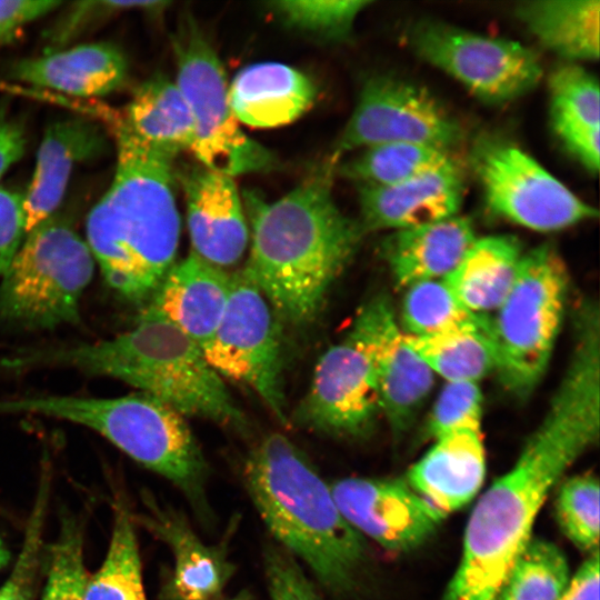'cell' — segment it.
<instances>
[{
  "label": "cell",
  "mask_w": 600,
  "mask_h": 600,
  "mask_svg": "<svg viewBox=\"0 0 600 600\" xmlns=\"http://www.w3.org/2000/svg\"><path fill=\"white\" fill-rule=\"evenodd\" d=\"M372 1L368 0H282L269 8L283 24L324 41L350 38L354 21Z\"/></svg>",
  "instance_id": "obj_35"
},
{
  "label": "cell",
  "mask_w": 600,
  "mask_h": 600,
  "mask_svg": "<svg viewBox=\"0 0 600 600\" xmlns=\"http://www.w3.org/2000/svg\"><path fill=\"white\" fill-rule=\"evenodd\" d=\"M462 139L459 121L428 90L400 78L373 76L361 87L331 161L346 152L393 142L452 151Z\"/></svg>",
  "instance_id": "obj_13"
},
{
  "label": "cell",
  "mask_w": 600,
  "mask_h": 600,
  "mask_svg": "<svg viewBox=\"0 0 600 600\" xmlns=\"http://www.w3.org/2000/svg\"><path fill=\"white\" fill-rule=\"evenodd\" d=\"M27 234L22 194L0 188V279Z\"/></svg>",
  "instance_id": "obj_42"
},
{
  "label": "cell",
  "mask_w": 600,
  "mask_h": 600,
  "mask_svg": "<svg viewBox=\"0 0 600 600\" xmlns=\"http://www.w3.org/2000/svg\"><path fill=\"white\" fill-rule=\"evenodd\" d=\"M247 491L280 547L302 560L334 594L353 590L367 546L342 516L314 466L290 439L273 432L249 452Z\"/></svg>",
  "instance_id": "obj_5"
},
{
  "label": "cell",
  "mask_w": 600,
  "mask_h": 600,
  "mask_svg": "<svg viewBox=\"0 0 600 600\" xmlns=\"http://www.w3.org/2000/svg\"><path fill=\"white\" fill-rule=\"evenodd\" d=\"M108 142L102 126L84 118H66L48 126L30 184L22 194L27 232L57 212L76 166L100 157Z\"/></svg>",
  "instance_id": "obj_19"
},
{
  "label": "cell",
  "mask_w": 600,
  "mask_h": 600,
  "mask_svg": "<svg viewBox=\"0 0 600 600\" xmlns=\"http://www.w3.org/2000/svg\"><path fill=\"white\" fill-rule=\"evenodd\" d=\"M486 477L480 430L461 429L436 439L404 480L421 498L448 516L478 493Z\"/></svg>",
  "instance_id": "obj_23"
},
{
  "label": "cell",
  "mask_w": 600,
  "mask_h": 600,
  "mask_svg": "<svg viewBox=\"0 0 600 600\" xmlns=\"http://www.w3.org/2000/svg\"><path fill=\"white\" fill-rule=\"evenodd\" d=\"M570 578L569 563L561 549L531 537L493 600H560Z\"/></svg>",
  "instance_id": "obj_33"
},
{
  "label": "cell",
  "mask_w": 600,
  "mask_h": 600,
  "mask_svg": "<svg viewBox=\"0 0 600 600\" xmlns=\"http://www.w3.org/2000/svg\"><path fill=\"white\" fill-rule=\"evenodd\" d=\"M404 332V331H403ZM406 340L433 374L448 382L478 383L496 368L489 319L480 326L430 336H409Z\"/></svg>",
  "instance_id": "obj_30"
},
{
  "label": "cell",
  "mask_w": 600,
  "mask_h": 600,
  "mask_svg": "<svg viewBox=\"0 0 600 600\" xmlns=\"http://www.w3.org/2000/svg\"><path fill=\"white\" fill-rule=\"evenodd\" d=\"M9 557V551L0 538V569L8 563Z\"/></svg>",
  "instance_id": "obj_46"
},
{
  "label": "cell",
  "mask_w": 600,
  "mask_h": 600,
  "mask_svg": "<svg viewBox=\"0 0 600 600\" xmlns=\"http://www.w3.org/2000/svg\"><path fill=\"white\" fill-rule=\"evenodd\" d=\"M183 189L192 252L226 270L237 264L249 242V227L232 177L200 163L176 169Z\"/></svg>",
  "instance_id": "obj_16"
},
{
  "label": "cell",
  "mask_w": 600,
  "mask_h": 600,
  "mask_svg": "<svg viewBox=\"0 0 600 600\" xmlns=\"http://www.w3.org/2000/svg\"><path fill=\"white\" fill-rule=\"evenodd\" d=\"M229 600H246L244 597H237V598H232V599H229Z\"/></svg>",
  "instance_id": "obj_47"
},
{
  "label": "cell",
  "mask_w": 600,
  "mask_h": 600,
  "mask_svg": "<svg viewBox=\"0 0 600 600\" xmlns=\"http://www.w3.org/2000/svg\"><path fill=\"white\" fill-rule=\"evenodd\" d=\"M482 393L476 382H448L438 396L427 422V432L437 439L461 430H480Z\"/></svg>",
  "instance_id": "obj_39"
},
{
  "label": "cell",
  "mask_w": 600,
  "mask_h": 600,
  "mask_svg": "<svg viewBox=\"0 0 600 600\" xmlns=\"http://www.w3.org/2000/svg\"><path fill=\"white\" fill-rule=\"evenodd\" d=\"M569 288L563 258L549 243L523 252L516 280L490 316L496 368L501 384L528 398L549 366Z\"/></svg>",
  "instance_id": "obj_6"
},
{
  "label": "cell",
  "mask_w": 600,
  "mask_h": 600,
  "mask_svg": "<svg viewBox=\"0 0 600 600\" xmlns=\"http://www.w3.org/2000/svg\"><path fill=\"white\" fill-rule=\"evenodd\" d=\"M469 163L487 207L512 223L550 232L598 217L596 208L502 136L476 137Z\"/></svg>",
  "instance_id": "obj_9"
},
{
  "label": "cell",
  "mask_w": 600,
  "mask_h": 600,
  "mask_svg": "<svg viewBox=\"0 0 600 600\" xmlns=\"http://www.w3.org/2000/svg\"><path fill=\"white\" fill-rule=\"evenodd\" d=\"M361 309L372 338L380 412L399 437L412 426L434 374L408 344L386 296L371 298Z\"/></svg>",
  "instance_id": "obj_17"
},
{
  "label": "cell",
  "mask_w": 600,
  "mask_h": 600,
  "mask_svg": "<svg viewBox=\"0 0 600 600\" xmlns=\"http://www.w3.org/2000/svg\"><path fill=\"white\" fill-rule=\"evenodd\" d=\"M142 522L173 554V571L162 589L163 600H218L234 571L227 549L201 541L183 514L156 501Z\"/></svg>",
  "instance_id": "obj_22"
},
{
  "label": "cell",
  "mask_w": 600,
  "mask_h": 600,
  "mask_svg": "<svg viewBox=\"0 0 600 600\" xmlns=\"http://www.w3.org/2000/svg\"><path fill=\"white\" fill-rule=\"evenodd\" d=\"M316 94V86L308 76L279 62L246 67L228 88L236 119L260 129L293 122L312 106Z\"/></svg>",
  "instance_id": "obj_24"
},
{
  "label": "cell",
  "mask_w": 600,
  "mask_h": 600,
  "mask_svg": "<svg viewBox=\"0 0 600 600\" xmlns=\"http://www.w3.org/2000/svg\"><path fill=\"white\" fill-rule=\"evenodd\" d=\"M174 81L193 122L190 151L201 166L234 178L274 168L273 153L249 138L236 119L223 68L191 17H184L173 40Z\"/></svg>",
  "instance_id": "obj_8"
},
{
  "label": "cell",
  "mask_w": 600,
  "mask_h": 600,
  "mask_svg": "<svg viewBox=\"0 0 600 600\" xmlns=\"http://www.w3.org/2000/svg\"><path fill=\"white\" fill-rule=\"evenodd\" d=\"M202 351L221 378L250 387L281 423L288 422L279 320L242 269L231 276L223 317Z\"/></svg>",
  "instance_id": "obj_10"
},
{
  "label": "cell",
  "mask_w": 600,
  "mask_h": 600,
  "mask_svg": "<svg viewBox=\"0 0 600 600\" xmlns=\"http://www.w3.org/2000/svg\"><path fill=\"white\" fill-rule=\"evenodd\" d=\"M379 412L372 338L360 309L351 330L318 360L292 420L321 434L361 439L371 433Z\"/></svg>",
  "instance_id": "obj_12"
},
{
  "label": "cell",
  "mask_w": 600,
  "mask_h": 600,
  "mask_svg": "<svg viewBox=\"0 0 600 600\" xmlns=\"http://www.w3.org/2000/svg\"><path fill=\"white\" fill-rule=\"evenodd\" d=\"M560 600H599V550L579 567Z\"/></svg>",
  "instance_id": "obj_45"
},
{
  "label": "cell",
  "mask_w": 600,
  "mask_h": 600,
  "mask_svg": "<svg viewBox=\"0 0 600 600\" xmlns=\"http://www.w3.org/2000/svg\"><path fill=\"white\" fill-rule=\"evenodd\" d=\"M82 600H147L132 517L119 501L112 536L100 569L88 577Z\"/></svg>",
  "instance_id": "obj_32"
},
{
  "label": "cell",
  "mask_w": 600,
  "mask_h": 600,
  "mask_svg": "<svg viewBox=\"0 0 600 600\" xmlns=\"http://www.w3.org/2000/svg\"><path fill=\"white\" fill-rule=\"evenodd\" d=\"M123 124L146 143L178 156L190 150L193 122L176 82L154 74L140 83L120 116Z\"/></svg>",
  "instance_id": "obj_29"
},
{
  "label": "cell",
  "mask_w": 600,
  "mask_h": 600,
  "mask_svg": "<svg viewBox=\"0 0 600 600\" xmlns=\"http://www.w3.org/2000/svg\"><path fill=\"white\" fill-rule=\"evenodd\" d=\"M63 4L52 0H0V49L12 43L26 26Z\"/></svg>",
  "instance_id": "obj_43"
},
{
  "label": "cell",
  "mask_w": 600,
  "mask_h": 600,
  "mask_svg": "<svg viewBox=\"0 0 600 600\" xmlns=\"http://www.w3.org/2000/svg\"><path fill=\"white\" fill-rule=\"evenodd\" d=\"M523 250L509 234L477 238L457 267L442 280L470 311H496L510 291Z\"/></svg>",
  "instance_id": "obj_27"
},
{
  "label": "cell",
  "mask_w": 600,
  "mask_h": 600,
  "mask_svg": "<svg viewBox=\"0 0 600 600\" xmlns=\"http://www.w3.org/2000/svg\"><path fill=\"white\" fill-rule=\"evenodd\" d=\"M1 366L12 371L64 367L108 376L162 401L184 417L208 419L240 433L250 428L246 414L202 349L147 308H142L131 330L112 339L29 349L3 359Z\"/></svg>",
  "instance_id": "obj_4"
},
{
  "label": "cell",
  "mask_w": 600,
  "mask_h": 600,
  "mask_svg": "<svg viewBox=\"0 0 600 600\" xmlns=\"http://www.w3.org/2000/svg\"><path fill=\"white\" fill-rule=\"evenodd\" d=\"M488 319L466 308L442 279L408 287L401 307V329L416 337L476 327Z\"/></svg>",
  "instance_id": "obj_34"
},
{
  "label": "cell",
  "mask_w": 600,
  "mask_h": 600,
  "mask_svg": "<svg viewBox=\"0 0 600 600\" xmlns=\"http://www.w3.org/2000/svg\"><path fill=\"white\" fill-rule=\"evenodd\" d=\"M333 162L316 169L282 198L244 196L251 236L242 269L269 301L278 320L304 327L321 312L330 289L350 263L363 236L332 194Z\"/></svg>",
  "instance_id": "obj_2"
},
{
  "label": "cell",
  "mask_w": 600,
  "mask_h": 600,
  "mask_svg": "<svg viewBox=\"0 0 600 600\" xmlns=\"http://www.w3.org/2000/svg\"><path fill=\"white\" fill-rule=\"evenodd\" d=\"M477 239L472 222L454 216L437 222L397 230L381 244L398 287L443 279Z\"/></svg>",
  "instance_id": "obj_25"
},
{
  "label": "cell",
  "mask_w": 600,
  "mask_h": 600,
  "mask_svg": "<svg viewBox=\"0 0 600 600\" xmlns=\"http://www.w3.org/2000/svg\"><path fill=\"white\" fill-rule=\"evenodd\" d=\"M263 567L271 600H320L299 563L281 547L264 549Z\"/></svg>",
  "instance_id": "obj_41"
},
{
  "label": "cell",
  "mask_w": 600,
  "mask_h": 600,
  "mask_svg": "<svg viewBox=\"0 0 600 600\" xmlns=\"http://www.w3.org/2000/svg\"><path fill=\"white\" fill-rule=\"evenodd\" d=\"M23 124L11 116L8 104L0 102V179L26 151Z\"/></svg>",
  "instance_id": "obj_44"
},
{
  "label": "cell",
  "mask_w": 600,
  "mask_h": 600,
  "mask_svg": "<svg viewBox=\"0 0 600 600\" xmlns=\"http://www.w3.org/2000/svg\"><path fill=\"white\" fill-rule=\"evenodd\" d=\"M409 43L422 60L489 104L522 97L543 76L539 57L527 46L440 21L417 22L409 33Z\"/></svg>",
  "instance_id": "obj_11"
},
{
  "label": "cell",
  "mask_w": 600,
  "mask_h": 600,
  "mask_svg": "<svg viewBox=\"0 0 600 600\" xmlns=\"http://www.w3.org/2000/svg\"><path fill=\"white\" fill-rule=\"evenodd\" d=\"M230 291L231 276L191 251L174 262L143 308L167 319L203 349L220 324Z\"/></svg>",
  "instance_id": "obj_20"
},
{
  "label": "cell",
  "mask_w": 600,
  "mask_h": 600,
  "mask_svg": "<svg viewBox=\"0 0 600 600\" xmlns=\"http://www.w3.org/2000/svg\"><path fill=\"white\" fill-rule=\"evenodd\" d=\"M47 498L48 489L42 484L28 522L21 552L11 574L0 588V600H33Z\"/></svg>",
  "instance_id": "obj_40"
},
{
  "label": "cell",
  "mask_w": 600,
  "mask_h": 600,
  "mask_svg": "<svg viewBox=\"0 0 600 600\" xmlns=\"http://www.w3.org/2000/svg\"><path fill=\"white\" fill-rule=\"evenodd\" d=\"M8 76L20 82L52 89L69 96L97 98L122 88L128 61L111 42H90L11 63Z\"/></svg>",
  "instance_id": "obj_21"
},
{
  "label": "cell",
  "mask_w": 600,
  "mask_h": 600,
  "mask_svg": "<svg viewBox=\"0 0 600 600\" xmlns=\"http://www.w3.org/2000/svg\"><path fill=\"white\" fill-rule=\"evenodd\" d=\"M17 413L88 427L140 464L162 448L168 433L167 406L142 392L116 398L31 396L0 400V414Z\"/></svg>",
  "instance_id": "obj_14"
},
{
  "label": "cell",
  "mask_w": 600,
  "mask_h": 600,
  "mask_svg": "<svg viewBox=\"0 0 600 600\" xmlns=\"http://www.w3.org/2000/svg\"><path fill=\"white\" fill-rule=\"evenodd\" d=\"M111 123L116 170L87 217L86 242L114 293L143 308L178 252L177 156L139 139L119 116Z\"/></svg>",
  "instance_id": "obj_3"
},
{
  "label": "cell",
  "mask_w": 600,
  "mask_h": 600,
  "mask_svg": "<svg viewBox=\"0 0 600 600\" xmlns=\"http://www.w3.org/2000/svg\"><path fill=\"white\" fill-rule=\"evenodd\" d=\"M463 196L462 168L452 159L397 184H358V221L363 232L414 228L458 216Z\"/></svg>",
  "instance_id": "obj_18"
},
{
  "label": "cell",
  "mask_w": 600,
  "mask_h": 600,
  "mask_svg": "<svg viewBox=\"0 0 600 600\" xmlns=\"http://www.w3.org/2000/svg\"><path fill=\"white\" fill-rule=\"evenodd\" d=\"M170 2L168 1H113V0H84L66 3L59 18L46 33L49 51L63 49L67 44L84 32L100 26L111 17L124 11L141 10L146 12H160Z\"/></svg>",
  "instance_id": "obj_37"
},
{
  "label": "cell",
  "mask_w": 600,
  "mask_h": 600,
  "mask_svg": "<svg viewBox=\"0 0 600 600\" xmlns=\"http://www.w3.org/2000/svg\"><path fill=\"white\" fill-rule=\"evenodd\" d=\"M453 158L451 151L421 143L393 142L362 149L338 168L358 184L391 186L437 169Z\"/></svg>",
  "instance_id": "obj_31"
},
{
  "label": "cell",
  "mask_w": 600,
  "mask_h": 600,
  "mask_svg": "<svg viewBox=\"0 0 600 600\" xmlns=\"http://www.w3.org/2000/svg\"><path fill=\"white\" fill-rule=\"evenodd\" d=\"M599 481L588 472L564 481L556 499V519L562 533L580 550H599Z\"/></svg>",
  "instance_id": "obj_36"
},
{
  "label": "cell",
  "mask_w": 600,
  "mask_h": 600,
  "mask_svg": "<svg viewBox=\"0 0 600 600\" xmlns=\"http://www.w3.org/2000/svg\"><path fill=\"white\" fill-rule=\"evenodd\" d=\"M517 18L548 50L570 63L599 58V0H527Z\"/></svg>",
  "instance_id": "obj_28"
},
{
  "label": "cell",
  "mask_w": 600,
  "mask_h": 600,
  "mask_svg": "<svg viewBox=\"0 0 600 600\" xmlns=\"http://www.w3.org/2000/svg\"><path fill=\"white\" fill-rule=\"evenodd\" d=\"M96 261L72 224L58 214L31 228L0 281V323L53 329L80 320Z\"/></svg>",
  "instance_id": "obj_7"
},
{
  "label": "cell",
  "mask_w": 600,
  "mask_h": 600,
  "mask_svg": "<svg viewBox=\"0 0 600 600\" xmlns=\"http://www.w3.org/2000/svg\"><path fill=\"white\" fill-rule=\"evenodd\" d=\"M87 579L81 530L66 520L50 550L42 600H82Z\"/></svg>",
  "instance_id": "obj_38"
},
{
  "label": "cell",
  "mask_w": 600,
  "mask_h": 600,
  "mask_svg": "<svg viewBox=\"0 0 600 600\" xmlns=\"http://www.w3.org/2000/svg\"><path fill=\"white\" fill-rule=\"evenodd\" d=\"M550 119L564 149L590 173L599 170L600 94L594 76L579 63L556 68L548 81Z\"/></svg>",
  "instance_id": "obj_26"
},
{
  "label": "cell",
  "mask_w": 600,
  "mask_h": 600,
  "mask_svg": "<svg viewBox=\"0 0 600 600\" xmlns=\"http://www.w3.org/2000/svg\"><path fill=\"white\" fill-rule=\"evenodd\" d=\"M347 521L386 550L412 551L436 533L447 517L403 479L344 478L330 484Z\"/></svg>",
  "instance_id": "obj_15"
},
{
  "label": "cell",
  "mask_w": 600,
  "mask_h": 600,
  "mask_svg": "<svg viewBox=\"0 0 600 600\" xmlns=\"http://www.w3.org/2000/svg\"><path fill=\"white\" fill-rule=\"evenodd\" d=\"M597 418L556 396L514 464L484 491L468 520L460 562L442 600H493L531 539L534 520L564 472L599 440Z\"/></svg>",
  "instance_id": "obj_1"
}]
</instances>
